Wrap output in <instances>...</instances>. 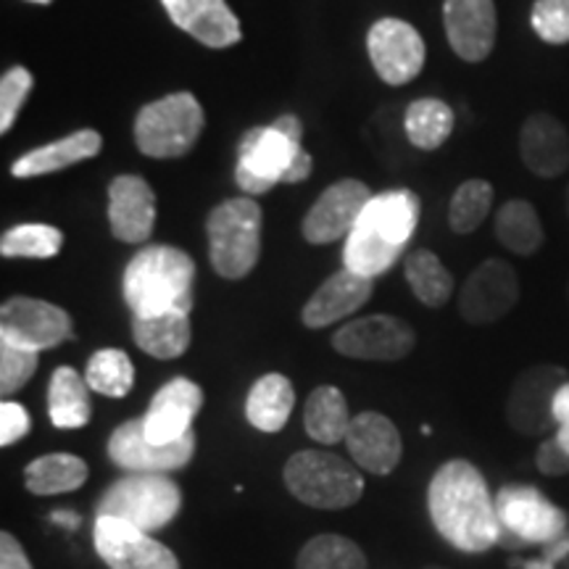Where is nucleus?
Returning <instances> with one entry per match:
<instances>
[{
  "mask_svg": "<svg viewBox=\"0 0 569 569\" xmlns=\"http://www.w3.org/2000/svg\"><path fill=\"white\" fill-rule=\"evenodd\" d=\"M427 509L436 530L453 549L486 553L501 543V519L488 482L467 459H451L432 475Z\"/></svg>",
  "mask_w": 569,
  "mask_h": 569,
  "instance_id": "obj_1",
  "label": "nucleus"
},
{
  "mask_svg": "<svg viewBox=\"0 0 569 569\" xmlns=\"http://www.w3.org/2000/svg\"><path fill=\"white\" fill-rule=\"evenodd\" d=\"M417 222L419 198L411 190H390V193L372 196L346 240V269L369 277V280L388 272L407 251Z\"/></svg>",
  "mask_w": 569,
  "mask_h": 569,
  "instance_id": "obj_2",
  "label": "nucleus"
},
{
  "mask_svg": "<svg viewBox=\"0 0 569 569\" xmlns=\"http://www.w3.org/2000/svg\"><path fill=\"white\" fill-rule=\"evenodd\" d=\"M196 261L180 248L148 246L124 269V301L132 317L190 315L193 309Z\"/></svg>",
  "mask_w": 569,
  "mask_h": 569,
  "instance_id": "obj_3",
  "label": "nucleus"
},
{
  "mask_svg": "<svg viewBox=\"0 0 569 569\" xmlns=\"http://www.w3.org/2000/svg\"><path fill=\"white\" fill-rule=\"evenodd\" d=\"M282 478L298 501L315 509H348L365 493V478L356 465L319 448L293 453L284 465Z\"/></svg>",
  "mask_w": 569,
  "mask_h": 569,
  "instance_id": "obj_4",
  "label": "nucleus"
},
{
  "mask_svg": "<svg viewBox=\"0 0 569 569\" xmlns=\"http://www.w3.org/2000/svg\"><path fill=\"white\" fill-rule=\"evenodd\" d=\"M303 127L293 113H284L269 127H253L240 140V159L234 180L251 196H264L274 184L288 180L290 167L301 148Z\"/></svg>",
  "mask_w": 569,
  "mask_h": 569,
  "instance_id": "obj_5",
  "label": "nucleus"
},
{
  "mask_svg": "<svg viewBox=\"0 0 569 569\" xmlns=\"http://www.w3.org/2000/svg\"><path fill=\"white\" fill-rule=\"evenodd\" d=\"M209 259L224 280H243L261 256V209L251 198H230L206 219Z\"/></svg>",
  "mask_w": 569,
  "mask_h": 569,
  "instance_id": "obj_6",
  "label": "nucleus"
},
{
  "mask_svg": "<svg viewBox=\"0 0 569 569\" xmlns=\"http://www.w3.org/2000/svg\"><path fill=\"white\" fill-rule=\"evenodd\" d=\"M182 509V490L163 472H132L117 480L98 501V517H117L134 528L156 532Z\"/></svg>",
  "mask_w": 569,
  "mask_h": 569,
  "instance_id": "obj_7",
  "label": "nucleus"
},
{
  "mask_svg": "<svg viewBox=\"0 0 569 569\" xmlns=\"http://www.w3.org/2000/svg\"><path fill=\"white\" fill-rule=\"evenodd\" d=\"M203 109L190 92H172L142 106L134 119V142L151 159H180L203 132Z\"/></svg>",
  "mask_w": 569,
  "mask_h": 569,
  "instance_id": "obj_8",
  "label": "nucleus"
},
{
  "mask_svg": "<svg viewBox=\"0 0 569 569\" xmlns=\"http://www.w3.org/2000/svg\"><path fill=\"white\" fill-rule=\"evenodd\" d=\"M503 546H546L569 530L565 509L532 486H503L496 496Z\"/></svg>",
  "mask_w": 569,
  "mask_h": 569,
  "instance_id": "obj_9",
  "label": "nucleus"
},
{
  "mask_svg": "<svg viewBox=\"0 0 569 569\" xmlns=\"http://www.w3.org/2000/svg\"><path fill=\"white\" fill-rule=\"evenodd\" d=\"M569 372L557 365H538L517 375L507 398V422L525 438H540L557 427L553 401Z\"/></svg>",
  "mask_w": 569,
  "mask_h": 569,
  "instance_id": "obj_10",
  "label": "nucleus"
},
{
  "mask_svg": "<svg viewBox=\"0 0 569 569\" xmlns=\"http://www.w3.org/2000/svg\"><path fill=\"white\" fill-rule=\"evenodd\" d=\"M71 332H74V325L67 311L40 298L17 296L0 309V340L27 348V351L40 353L67 343Z\"/></svg>",
  "mask_w": 569,
  "mask_h": 569,
  "instance_id": "obj_11",
  "label": "nucleus"
},
{
  "mask_svg": "<svg viewBox=\"0 0 569 569\" xmlns=\"http://www.w3.org/2000/svg\"><path fill=\"white\" fill-rule=\"evenodd\" d=\"M92 543L111 569H180L172 549L124 519L96 517Z\"/></svg>",
  "mask_w": 569,
  "mask_h": 569,
  "instance_id": "obj_12",
  "label": "nucleus"
},
{
  "mask_svg": "<svg viewBox=\"0 0 569 569\" xmlns=\"http://www.w3.org/2000/svg\"><path fill=\"white\" fill-rule=\"evenodd\" d=\"M415 330L393 315H372L353 319L332 336V348L348 359L401 361L415 351Z\"/></svg>",
  "mask_w": 569,
  "mask_h": 569,
  "instance_id": "obj_13",
  "label": "nucleus"
},
{
  "mask_svg": "<svg viewBox=\"0 0 569 569\" xmlns=\"http://www.w3.org/2000/svg\"><path fill=\"white\" fill-rule=\"evenodd\" d=\"M372 67L388 84H407L425 67V40L409 21L386 17L375 21L367 34Z\"/></svg>",
  "mask_w": 569,
  "mask_h": 569,
  "instance_id": "obj_14",
  "label": "nucleus"
},
{
  "mask_svg": "<svg viewBox=\"0 0 569 569\" xmlns=\"http://www.w3.org/2000/svg\"><path fill=\"white\" fill-rule=\"evenodd\" d=\"M196 453V432H188L182 440L159 446L151 443L142 430V419H127L111 432L109 457L127 472H174L190 465Z\"/></svg>",
  "mask_w": 569,
  "mask_h": 569,
  "instance_id": "obj_15",
  "label": "nucleus"
},
{
  "mask_svg": "<svg viewBox=\"0 0 569 569\" xmlns=\"http://www.w3.org/2000/svg\"><path fill=\"white\" fill-rule=\"evenodd\" d=\"M519 303V277L503 259H486L467 277L459 311L469 325H493Z\"/></svg>",
  "mask_w": 569,
  "mask_h": 569,
  "instance_id": "obj_16",
  "label": "nucleus"
},
{
  "mask_svg": "<svg viewBox=\"0 0 569 569\" xmlns=\"http://www.w3.org/2000/svg\"><path fill=\"white\" fill-rule=\"evenodd\" d=\"M372 201L369 188L359 180H340L325 190L303 219V238L315 246L348 238L361 211Z\"/></svg>",
  "mask_w": 569,
  "mask_h": 569,
  "instance_id": "obj_17",
  "label": "nucleus"
},
{
  "mask_svg": "<svg viewBox=\"0 0 569 569\" xmlns=\"http://www.w3.org/2000/svg\"><path fill=\"white\" fill-rule=\"evenodd\" d=\"M203 409V390L188 377H174L151 398L142 430L151 443L167 446L193 432V419Z\"/></svg>",
  "mask_w": 569,
  "mask_h": 569,
  "instance_id": "obj_18",
  "label": "nucleus"
},
{
  "mask_svg": "<svg viewBox=\"0 0 569 569\" xmlns=\"http://www.w3.org/2000/svg\"><path fill=\"white\" fill-rule=\"evenodd\" d=\"M443 24L448 46L461 61L480 63L493 53L498 34L493 0H446Z\"/></svg>",
  "mask_w": 569,
  "mask_h": 569,
  "instance_id": "obj_19",
  "label": "nucleus"
},
{
  "mask_svg": "<svg viewBox=\"0 0 569 569\" xmlns=\"http://www.w3.org/2000/svg\"><path fill=\"white\" fill-rule=\"evenodd\" d=\"M343 443L348 446L353 465L367 469L369 475H390L403 453L398 427L377 411L353 417Z\"/></svg>",
  "mask_w": 569,
  "mask_h": 569,
  "instance_id": "obj_20",
  "label": "nucleus"
},
{
  "mask_svg": "<svg viewBox=\"0 0 569 569\" xmlns=\"http://www.w3.org/2000/svg\"><path fill=\"white\" fill-rule=\"evenodd\" d=\"M109 222L122 243H146L156 224V196L142 177L122 174L109 188Z\"/></svg>",
  "mask_w": 569,
  "mask_h": 569,
  "instance_id": "obj_21",
  "label": "nucleus"
},
{
  "mask_svg": "<svg viewBox=\"0 0 569 569\" xmlns=\"http://www.w3.org/2000/svg\"><path fill=\"white\" fill-rule=\"evenodd\" d=\"M519 159L532 174L561 177L569 169V132L551 113L538 111L525 119L519 130Z\"/></svg>",
  "mask_w": 569,
  "mask_h": 569,
  "instance_id": "obj_22",
  "label": "nucleus"
},
{
  "mask_svg": "<svg viewBox=\"0 0 569 569\" xmlns=\"http://www.w3.org/2000/svg\"><path fill=\"white\" fill-rule=\"evenodd\" d=\"M169 19L209 48H230L243 38L240 21L224 0H161Z\"/></svg>",
  "mask_w": 569,
  "mask_h": 569,
  "instance_id": "obj_23",
  "label": "nucleus"
},
{
  "mask_svg": "<svg viewBox=\"0 0 569 569\" xmlns=\"http://www.w3.org/2000/svg\"><path fill=\"white\" fill-rule=\"evenodd\" d=\"M369 298H372V280L343 269L336 272L330 280H325L317 288V293L303 306V325L311 330H322L327 325H336L353 311H359Z\"/></svg>",
  "mask_w": 569,
  "mask_h": 569,
  "instance_id": "obj_24",
  "label": "nucleus"
},
{
  "mask_svg": "<svg viewBox=\"0 0 569 569\" xmlns=\"http://www.w3.org/2000/svg\"><path fill=\"white\" fill-rule=\"evenodd\" d=\"M103 138L96 130H80L74 134H67L63 140H56L51 146H42L38 151H30L27 156L11 167V174L24 180V177H40L61 172V169L71 167V163L88 161L92 156L101 153Z\"/></svg>",
  "mask_w": 569,
  "mask_h": 569,
  "instance_id": "obj_25",
  "label": "nucleus"
},
{
  "mask_svg": "<svg viewBox=\"0 0 569 569\" xmlns=\"http://www.w3.org/2000/svg\"><path fill=\"white\" fill-rule=\"evenodd\" d=\"M296 407L293 382L284 375H264L248 390L246 417L256 430L280 432Z\"/></svg>",
  "mask_w": 569,
  "mask_h": 569,
  "instance_id": "obj_26",
  "label": "nucleus"
},
{
  "mask_svg": "<svg viewBox=\"0 0 569 569\" xmlns=\"http://www.w3.org/2000/svg\"><path fill=\"white\" fill-rule=\"evenodd\" d=\"M132 336L140 351L153 359H177L190 348L193 327L188 315H159V317H132Z\"/></svg>",
  "mask_w": 569,
  "mask_h": 569,
  "instance_id": "obj_27",
  "label": "nucleus"
},
{
  "mask_svg": "<svg viewBox=\"0 0 569 569\" xmlns=\"http://www.w3.org/2000/svg\"><path fill=\"white\" fill-rule=\"evenodd\" d=\"M90 386L71 367H59L48 382V417L59 430H80L90 422Z\"/></svg>",
  "mask_w": 569,
  "mask_h": 569,
  "instance_id": "obj_28",
  "label": "nucleus"
},
{
  "mask_svg": "<svg viewBox=\"0 0 569 569\" xmlns=\"http://www.w3.org/2000/svg\"><path fill=\"white\" fill-rule=\"evenodd\" d=\"M493 232L498 243L517 256L538 253L546 240L536 206L522 198H511L498 209Z\"/></svg>",
  "mask_w": 569,
  "mask_h": 569,
  "instance_id": "obj_29",
  "label": "nucleus"
},
{
  "mask_svg": "<svg viewBox=\"0 0 569 569\" xmlns=\"http://www.w3.org/2000/svg\"><path fill=\"white\" fill-rule=\"evenodd\" d=\"M351 415H348V401L336 386H319L309 396L303 409V427L306 436L315 438L317 443H340L348 436L351 427Z\"/></svg>",
  "mask_w": 569,
  "mask_h": 569,
  "instance_id": "obj_30",
  "label": "nucleus"
},
{
  "mask_svg": "<svg viewBox=\"0 0 569 569\" xmlns=\"http://www.w3.org/2000/svg\"><path fill=\"white\" fill-rule=\"evenodd\" d=\"M88 480V465L74 453H48L24 469L27 490L34 496H59L80 490Z\"/></svg>",
  "mask_w": 569,
  "mask_h": 569,
  "instance_id": "obj_31",
  "label": "nucleus"
},
{
  "mask_svg": "<svg viewBox=\"0 0 569 569\" xmlns=\"http://www.w3.org/2000/svg\"><path fill=\"white\" fill-rule=\"evenodd\" d=\"M453 111L451 106L438 101V98H419L407 109V138L411 146L422 148V151H436L453 132Z\"/></svg>",
  "mask_w": 569,
  "mask_h": 569,
  "instance_id": "obj_32",
  "label": "nucleus"
},
{
  "mask_svg": "<svg viewBox=\"0 0 569 569\" xmlns=\"http://www.w3.org/2000/svg\"><path fill=\"white\" fill-rule=\"evenodd\" d=\"M407 282L415 290V296L430 309H440L451 301L453 296V277L448 272L443 261L432 251H415L407 259Z\"/></svg>",
  "mask_w": 569,
  "mask_h": 569,
  "instance_id": "obj_33",
  "label": "nucleus"
},
{
  "mask_svg": "<svg viewBox=\"0 0 569 569\" xmlns=\"http://www.w3.org/2000/svg\"><path fill=\"white\" fill-rule=\"evenodd\" d=\"M296 569H369V565L356 540L325 532L298 551Z\"/></svg>",
  "mask_w": 569,
  "mask_h": 569,
  "instance_id": "obj_34",
  "label": "nucleus"
},
{
  "mask_svg": "<svg viewBox=\"0 0 569 569\" xmlns=\"http://www.w3.org/2000/svg\"><path fill=\"white\" fill-rule=\"evenodd\" d=\"M90 390L109 398H124L134 386V367L132 359L119 348H103L96 351L88 361V372H84Z\"/></svg>",
  "mask_w": 569,
  "mask_h": 569,
  "instance_id": "obj_35",
  "label": "nucleus"
},
{
  "mask_svg": "<svg viewBox=\"0 0 569 569\" xmlns=\"http://www.w3.org/2000/svg\"><path fill=\"white\" fill-rule=\"evenodd\" d=\"M490 209H493V184L488 180H467L451 198L448 224L457 234H469L486 222Z\"/></svg>",
  "mask_w": 569,
  "mask_h": 569,
  "instance_id": "obj_36",
  "label": "nucleus"
},
{
  "mask_svg": "<svg viewBox=\"0 0 569 569\" xmlns=\"http://www.w3.org/2000/svg\"><path fill=\"white\" fill-rule=\"evenodd\" d=\"M61 246L63 234L51 224H19L0 238V253L6 259H53Z\"/></svg>",
  "mask_w": 569,
  "mask_h": 569,
  "instance_id": "obj_37",
  "label": "nucleus"
},
{
  "mask_svg": "<svg viewBox=\"0 0 569 569\" xmlns=\"http://www.w3.org/2000/svg\"><path fill=\"white\" fill-rule=\"evenodd\" d=\"M530 24L536 34L549 46L569 42V0H536Z\"/></svg>",
  "mask_w": 569,
  "mask_h": 569,
  "instance_id": "obj_38",
  "label": "nucleus"
},
{
  "mask_svg": "<svg viewBox=\"0 0 569 569\" xmlns=\"http://www.w3.org/2000/svg\"><path fill=\"white\" fill-rule=\"evenodd\" d=\"M34 369H38V351H27V348L0 340V393H17L34 375Z\"/></svg>",
  "mask_w": 569,
  "mask_h": 569,
  "instance_id": "obj_39",
  "label": "nucleus"
},
{
  "mask_svg": "<svg viewBox=\"0 0 569 569\" xmlns=\"http://www.w3.org/2000/svg\"><path fill=\"white\" fill-rule=\"evenodd\" d=\"M32 74L24 67H13L0 80V132H9L13 127V119L27 101L32 90Z\"/></svg>",
  "mask_w": 569,
  "mask_h": 569,
  "instance_id": "obj_40",
  "label": "nucleus"
},
{
  "mask_svg": "<svg viewBox=\"0 0 569 569\" xmlns=\"http://www.w3.org/2000/svg\"><path fill=\"white\" fill-rule=\"evenodd\" d=\"M30 415L24 407L13 401L0 403V446H13L30 432Z\"/></svg>",
  "mask_w": 569,
  "mask_h": 569,
  "instance_id": "obj_41",
  "label": "nucleus"
},
{
  "mask_svg": "<svg viewBox=\"0 0 569 569\" xmlns=\"http://www.w3.org/2000/svg\"><path fill=\"white\" fill-rule=\"evenodd\" d=\"M536 465L549 478H561V475H569V451L557 438H549L538 446Z\"/></svg>",
  "mask_w": 569,
  "mask_h": 569,
  "instance_id": "obj_42",
  "label": "nucleus"
},
{
  "mask_svg": "<svg viewBox=\"0 0 569 569\" xmlns=\"http://www.w3.org/2000/svg\"><path fill=\"white\" fill-rule=\"evenodd\" d=\"M0 569H32V561L27 559L24 549L11 532L0 536Z\"/></svg>",
  "mask_w": 569,
  "mask_h": 569,
  "instance_id": "obj_43",
  "label": "nucleus"
},
{
  "mask_svg": "<svg viewBox=\"0 0 569 569\" xmlns=\"http://www.w3.org/2000/svg\"><path fill=\"white\" fill-rule=\"evenodd\" d=\"M553 417H557V440L569 451V382L561 386L553 401Z\"/></svg>",
  "mask_w": 569,
  "mask_h": 569,
  "instance_id": "obj_44",
  "label": "nucleus"
},
{
  "mask_svg": "<svg viewBox=\"0 0 569 569\" xmlns=\"http://www.w3.org/2000/svg\"><path fill=\"white\" fill-rule=\"evenodd\" d=\"M51 522L63 525V528H67V530H74L77 525H80V517H77L74 511H53Z\"/></svg>",
  "mask_w": 569,
  "mask_h": 569,
  "instance_id": "obj_45",
  "label": "nucleus"
},
{
  "mask_svg": "<svg viewBox=\"0 0 569 569\" xmlns=\"http://www.w3.org/2000/svg\"><path fill=\"white\" fill-rule=\"evenodd\" d=\"M511 567L515 569H557L553 565H549V561H543V559H511L509 561Z\"/></svg>",
  "mask_w": 569,
  "mask_h": 569,
  "instance_id": "obj_46",
  "label": "nucleus"
},
{
  "mask_svg": "<svg viewBox=\"0 0 569 569\" xmlns=\"http://www.w3.org/2000/svg\"><path fill=\"white\" fill-rule=\"evenodd\" d=\"M561 569H569V557L565 559V565H561Z\"/></svg>",
  "mask_w": 569,
  "mask_h": 569,
  "instance_id": "obj_47",
  "label": "nucleus"
},
{
  "mask_svg": "<svg viewBox=\"0 0 569 569\" xmlns=\"http://www.w3.org/2000/svg\"><path fill=\"white\" fill-rule=\"evenodd\" d=\"M567 217H569V188H567Z\"/></svg>",
  "mask_w": 569,
  "mask_h": 569,
  "instance_id": "obj_48",
  "label": "nucleus"
},
{
  "mask_svg": "<svg viewBox=\"0 0 569 569\" xmlns=\"http://www.w3.org/2000/svg\"><path fill=\"white\" fill-rule=\"evenodd\" d=\"M32 3H51V0H32Z\"/></svg>",
  "mask_w": 569,
  "mask_h": 569,
  "instance_id": "obj_49",
  "label": "nucleus"
},
{
  "mask_svg": "<svg viewBox=\"0 0 569 569\" xmlns=\"http://www.w3.org/2000/svg\"><path fill=\"white\" fill-rule=\"evenodd\" d=\"M425 569H448V567H425Z\"/></svg>",
  "mask_w": 569,
  "mask_h": 569,
  "instance_id": "obj_50",
  "label": "nucleus"
},
{
  "mask_svg": "<svg viewBox=\"0 0 569 569\" xmlns=\"http://www.w3.org/2000/svg\"><path fill=\"white\" fill-rule=\"evenodd\" d=\"M567 296H569V284H567Z\"/></svg>",
  "mask_w": 569,
  "mask_h": 569,
  "instance_id": "obj_51",
  "label": "nucleus"
}]
</instances>
